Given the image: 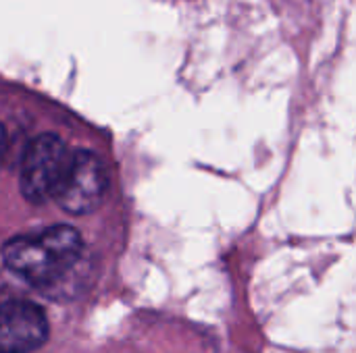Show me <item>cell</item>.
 <instances>
[{
	"instance_id": "obj_4",
	"label": "cell",
	"mask_w": 356,
	"mask_h": 353,
	"mask_svg": "<svg viewBox=\"0 0 356 353\" xmlns=\"http://www.w3.org/2000/svg\"><path fill=\"white\" fill-rule=\"evenodd\" d=\"M48 339V320L40 306L13 300L0 306V353H31Z\"/></svg>"
},
{
	"instance_id": "obj_2",
	"label": "cell",
	"mask_w": 356,
	"mask_h": 353,
	"mask_svg": "<svg viewBox=\"0 0 356 353\" xmlns=\"http://www.w3.org/2000/svg\"><path fill=\"white\" fill-rule=\"evenodd\" d=\"M71 150L54 133H42L29 141L21 162V193L31 204L52 200L67 169Z\"/></svg>"
},
{
	"instance_id": "obj_1",
	"label": "cell",
	"mask_w": 356,
	"mask_h": 353,
	"mask_svg": "<svg viewBox=\"0 0 356 353\" xmlns=\"http://www.w3.org/2000/svg\"><path fill=\"white\" fill-rule=\"evenodd\" d=\"M2 258L13 273L50 298H60L63 291H69L67 283L79 264L60 256L44 233L19 235L10 239L2 250Z\"/></svg>"
},
{
	"instance_id": "obj_3",
	"label": "cell",
	"mask_w": 356,
	"mask_h": 353,
	"mask_svg": "<svg viewBox=\"0 0 356 353\" xmlns=\"http://www.w3.org/2000/svg\"><path fill=\"white\" fill-rule=\"evenodd\" d=\"M106 185L108 179L102 158L90 150H77L71 152L52 200L69 214H90L102 204Z\"/></svg>"
},
{
	"instance_id": "obj_5",
	"label": "cell",
	"mask_w": 356,
	"mask_h": 353,
	"mask_svg": "<svg viewBox=\"0 0 356 353\" xmlns=\"http://www.w3.org/2000/svg\"><path fill=\"white\" fill-rule=\"evenodd\" d=\"M4 150H6V135H4V127L0 125V164L4 158Z\"/></svg>"
}]
</instances>
